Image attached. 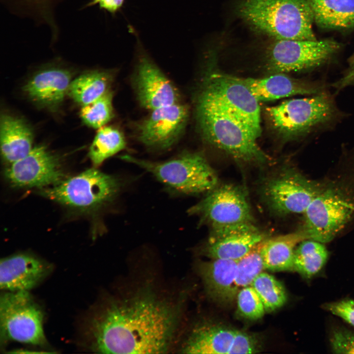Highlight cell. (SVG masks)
<instances>
[{"instance_id":"cell-1","label":"cell","mask_w":354,"mask_h":354,"mask_svg":"<svg viewBox=\"0 0 354 354\" xmlns=\"http://www.w3.org/2000/svg\"><path fill=\"white\" fill-rule=\"evenodd\" d=\"M172 303L143 291L112 299L87 320L88 348L103 354H161L168 350L182 311Z\"/></svg>"},{"instance_id":"cell-2","label":"cell","mask_w":354,"mask_h":354,"mask_svg":"<svg viewBox=\"0 0 354 354\" xmlns=\"http://www.w3.org/2000/svg\"><path fill=\"white\" fill-rule=\"evenodd\" d=\"M236 9L251 28L274 39H317L307 0H238Z\"/></svg>"},{"instance_id":"cell-3","label":"cell","mask_w":354,"mask_h":354,"mask_svg":"<svg viewBox=\"0 0 354 354\" xmlns=\"http://www.w3.org/2000/svg\"><path fill=\"white\" fill-rule=\"evenodd\" d=\"M196 112L200 132L206 142L239 162L264 165L270 161L254 135L224 109L198 96Z\"/></svg>"},{"instance_id":"cell-4","label":"cell","mask_w":354,"mask_h":354,"mask_svg":"<svg viewBox=\"0 0 354 354\" xmlns=\"http://www.w3.org/2000/svg\"><path fill=\"white\" fill-rule=\"evenodd\" d=\"M150 173L167 190L174 194L196 195L208 193L217 186L218 177L201 153L185 152L164 161H152L130 155L120 156Z\"/></svg>"},{"instance_id":"cell-5","label":"cell","mask_w":354,"mask_h":354,"mask_svg":"<svg viewBox=\"0 0 354 354\" xmlns=\"http://www.w3.org/2000/svg\"><path fill=\"white\" fill-rule=\"evenodd\" d=\"M266 111L273 128L287 140L312 133L333 121L338 114L330 95L324 91L286 100Z\"/></svg>"},{"instance_id":"cell-6","label":"cell","mask_w":354,"mask_h":354,"mask_svg":"<svg viewBox=\"0 0 354 354\" xmlns=\"http://www.w3.org/2000/svg\"><path fill=\"white\" fill-rule=\"evenodd\" d=\"M123 182L118 177L90 168L39 193L62 205L82 210H95L113 202Z\"/></svg>"},{"instance_id":"cell-7","label":"cell","mask_w":354,"mask_h":354,"mask_svg":"<svg viewBox=\"0 0 354 354\" xmlns=\"http://www.w3.org/2000/svg\"><path fill=\"white\" fill-rule=\"evenodd\" d=\"M188 213L198 216L200 224L208 226L210 233L254 225L247 192L239 185L215 187Z\"/></svg>"},{"instance_id":"cell-8","label":"cell","mask_w":354,"mask_h":354,"mask_svg":"<svg viewBox=\"0 0 354 354\" xmlns=\"http://www.w3.org/2000/svg\"><path fill=\"white\" fill-rule=\"evenodd\" d=\"M354 212V204L346 189L338 185L323 186L303 214L301 230L308 239L327 243L345 226Z\"/></svg>"},{"instance_id":"cell-9","label":"cell","mask_w":354,"mask_h":354,"mask_svg":"<svg viewBox=\"0 0 354 354\" xmlns=\"http://www.w3.org/2000/svg\"><path fill=\"white\" fill-rule=\"evenodd\" d=\"M198 96L224 109L257 139L262 132L259 101L240 78L220 72L209 73Z\"/></svg>"},{"instance_id":"cell-10","label":"cell","mask_w":354,"mask_h":354,"mask_svg":"<svg viewBox=\"0 0 354 354\" xmlns=\"http://www.w3.org/2000/svg\"><path fill=\"white\" fill-rule=\"evenodd\" d=\"M43 313L28 291L7 292L0 297V340L44 346Z\"/></svg>"},{"instance_id":"cell-11","label":"cell","mask_w":354,"mask_h":354,"mask_svg":"<svg viewBox=\"0 0 354 354\" xmlns=\"http://www.w3.org/2000/svg\"><path fill=\"white\" fill-rule=\"evenodd\" d=\"M322 185L292 168H283L263 181L260 193L272 213L303 214Z\"/></svg>"},{"instance_id":"cell-12","label":"cell","mask_w":354,"mask_h":354,"mask_svg":"<svg viewBox=\"0 0 354 354\" xmlns=\"http://www.w3.org/2000/svg\"><path fill=\"white\" fill-rule=\"evenodd\" d=\"M340 48L332 39H274L266 51V67L271 74L311 71L326 63Z\"/></svg>"},{"instance_id":"cell-13","label":"cell","mask_w":354,"mask_h":354,"mask_svg":"<svg viewBox=\"0 0 354 354\" xmlns=\"http://www.w3.org/2000/svg\"><path fill=\"white\" fill-rule=\"evenodd\" d=\"M4 175L12 185L19 187L55 185L64 177L58 157L41 145L33 147L27 156L10 164Z\"/></svg>"},{"instance_id":"cell-14","label":"cell","mask_w":354,"mask_h":354,"mask_svg":"<svg viewBox=\"0 0 354 354\" xmlns=\"http://www.w3.org/2000/svg\"><path fill=\"white\" fill-rule=\"evenodd\" d=\"M188 116V107L179 103L153 110L138 124V139L151 148H169L182 134Z\"/></svg>"},{"instance_id":"cell-15","label":"cell","mask_w":354,"mask_h":354,"mask_svg":"<svg viewBox=\"0 0 354 354\" xmlns=\"http://www.w3.org/2000/svg\"><path fill=\"white\" fill-rule=\"evenodd\" d=\"M134 82L138 99L145 108L152 111L179 103L177 88L146 56L139 60Z\"/></svg>"},{"instance_id":"cell-16","label":"cell","mask_w":354,"mask_h":354,"mask_svg":"<svg viewBox=\"0 0 354 354\" xmlns=\"http://www.w3.org/2000/svg\"><path fill=\"white\" fill-rule=\"evenodd\" d=\"M51 268L46 263L28 254H18L1 259L0 289L8 292L28 291L46 277Z\"/></svg>"},{"instance_id":"cell-17","label":"cell","mask_w":354,"mask_h":354,"mask_svg":"<svg viewBox=\"0 0 354 354\" xmlns=\"http://www.w3.org/2000/svg\"><path fill=\"white\" fill-rule=\"evenodd\" d=\"M266 238L255 225L242 226L210 234L202 252L211 259L238 261Z\"/></svg>"},{"instance_id":"cell-18","label":"cell","mask_w":354,"mask_h":354,"mask_svg":"<svg viewBox=\"0 0 354 354\" xmlns=\"http://www.w3.org/2000/svg\"><path fill=\"white\" fill-rule=\"evenodd\" d=\"M242 82L260 101L276 100L295 95H314L323 91L322 83L293 78L276 73L262 78H240Z\"/></svg>"},{"instance_id":"cell-19","label":"cell","mask_w":354,"mask_h":354,"mask_svg":"<svg viewBox=\"0 0 354 354\" xmlns=\"http://www.w3.org/2000/svg\"><path fill=\"white\" fill-rule=\"evenodd\" d=\"M237 265V261L222 259L197 264L206 292L213 300L228 304L236 298L239 291L235 284Z\"/></svg>"},{"instance_id":"cell-20","label":"cell","mask_w":354,"mask_h":354,"mask_svg":"<svg viewBox=\"0 0 354 354\" xmlns=\"http://www.w3.org/2000/svg\"><path fill=\"white\" fill-rule=\"evenodd\" d=\"M71 77L65 68L49 67L36 73L25 85L24 91L36 104L55 108L67 94Z\"/></svg>"},{"instance_id":"cell-21","label":"cell","mask_w":354,"mask_h":354,"mask_svg":"<svg viewBox=\"0 0 354 354\" xmlns=\"http://www.w3.org/2000/svg\"><path fill=\"white\" fill-rule=\"evenodd\" d=\"M237 330L223 325L205 323L192 331L182 348L185 354H230Z\"/></svg>"},{"instance_id":"cell-22","label":"cell","mask_w":354,"mask_h":354,"mask_svg":"<svg viewBox=\"0 0 354 354\" xmlns=\"http://www.w3.org/2000/svg\"><path fill=\"white\" fill-rule=\"evenodd\" d=\"M33 136L22 119L2 114L0 119V150L3 160L9 165L24 158L32 149Z\"/></svg>"},{"instance_id":"cell-23","label":"cell","mask_w":354,"mask_h":354,"mask_svg":"<svg viewBox=\"0 0 354 354\" xmlns=\"http://www.w3.org/2000/svg\"><path fill=\"white\" fill-rule=\"evenodd\" d=\"M307 239L301 230L266 238L261 251L265 268L274 271H294L295 248L301 241Z\"/></svg>"},{"instance_id":"cell-24","label":"cell","mask_w":354,"mask_h":354,"mask_svg":"<svg viewBox=\"0 0 354 354\" xmlns=\"http://www.w3.org/2000/svg\"><path fill=\"white\" fill-rule=\"evenodd\" d=\"M314 22L329 30L354 28V0H307Z\"/></svg>"},{"instance_id":"cell-25","label":"cell","mask_w":354,"mask_h":354,"mask_svg":"<svg viewBox=\"0 0 354 354\" xmlns=\"http://www.w3.org/2000/svg\"><path fill=\"white\" fill-rule=\"evenodd\" d=\"M112 75L109 71L102 70L82 74L72 80L67 94L82 106L90 103L110 90Z\"/></svg>"},{"instance_id":"cell-26","label":"cell","mask_w":354,"mask_h":354,"mask_svg":"<svg viewBox=\"0 0 354 354\" xmlns=\"http://www.w3.org/2000/svg\"><path fill=\"white\" fill-rule=\"evenodd\" d=\"M324 244L311 239L299 243L295 251L294 271L306 278L318 273L328 257V252Z\"/></svg>"},{"instance_id":"cell-27","label":"cell","mask_w":354,"mask_h":354,"mask_svg":"<svg viewBox=\"0 0 354 354\" xmlns=\"http://www.w3.org/2000/svg\"><path fill=\"white\" fill-rule=\"evenodd\" d=\"M12 14L34 22L49 21L56 17L64 0H0Z\"/></svg>"},{"instance_id":"cell-28","label":"cell","mask_w":354,"mask_h":354,"mask_svg":"<svg viewBox=\"0 0 354 354\" xmlns=\"http://www.w3.org/2000/svg\"><path fill=\"white\" fill-rule=\"evenodd\" d=\"M126 141L123 133L113 126H104L98 129L89 148L88 156L95 166L124 149Z\"/></svg>"},{"instance_id":"cell-29","label":"cell","mask_w":354,"mask_h":354,"mask_svg":"<svg viewBox=\"0 0 354 354\" xmlns=\"http://www.w3.org/2000/svg\"><path fill=\"white\" fill-rule=\"evenodd\" d=\"M251 286L261 298L266 312H272L285 304L287 295L283 284L272 275L262 272Z\"/></svg>"},{"instance_id":"cell-30","label":"cell","mask_w":354,"mask_h":354,"mask_svg":"<svg viewBox=\"0 0 354 354\" xmlns=\"http://www.w3.org/2000/svg\"><path fill=\"white\" fill-rule=\"evenodd\" d=\"M113 96L110 89L96 100L82 106L80 113L83 122L95 129L105 126L114 117Z\"/></svg>"},{"instance_id":"cell-31","label":"cell","mask_w":354,"mask_h":354,"mask_svg":"<svg viewBox=\"0 0 354 354\" xmlns=\"http://www.w3.org/2000/svg\"><path fill=\"white\" fill-rule=\"evenodd\" d=\"M264 240L237 261L235 284L238 291L250 286L255 278L265 269L261 252Z\"/></svg>"},{"instance_id":"cell-32","label":"cell","mask_w":354,"mask_h":354,"mask_svg":"<svg viewBox=\"0 0 354 354\" xmlns=\"http://www.w3.org/2000/svg\"><path fill=\"white\" fill-rule=\"evenodd\" d=\"M236 299L238 312L244 318L256 320L266 312L261 298L251 285L240 289Z\"/></svg>"},{"instance_id":"cell-33","label":"cell","mask_w":354,"mask_h":354,"mask_svg":"<svg viewBox=\"0 0 354 354\" xmlns=\"http://www.w3.org/2000/svg\"><path fill=\"white\" fill-rule=\"evenodd\" d=\"M330 341L334 353L354 354V331L343 327L335 328Z\"/></svg>"},{"instance_id":"cell-34","label":"cell","mask_w":354,"mask_h":354,"mask_svg":"<svg viewBox=\"0 0 354 354\" xmlns=\"http://www.w3.org/2000/svg\"><path fill=\"white\" fill-rule=\"evenodd\" d=\"M261 347L260 340L255 335L237 330L231 354H255Z\"/></svg>"},{"instance_id":"cell-35","label":"cell","mask_w":354,"mask_h":354,"mask_svg":"<svg viewBox=\"0 0 354 354\" xmlns=\"http://www.w3.org/2000/svg\"><path fill=\"white\" fill-rule=\"evenodd\" d=\"M323 308L354 326V300L343 299L325 303Z\"/></svg>"},{"instance_id":"cell-36","label":"cell","mask_w":354,"mask_h":354,"mask_svg":"<svg viewBox=\"0 0 354 354\" xmlns=\"http://www.w3.org/2000/svg\"><path fill=\"white\" fill-rule=\"evenodd\" d=\"M354 85V56L351 58L345 72L333 84V87L337 90Z\"/></svg>"},{"instance_id":"cell-37","label":"cell","mask_w":354,"mask_h":354,"mask_svg":"<svg viewBox=\"0 0 354 354\" xmlns=\"http://www.w3.org/2000/svg\"><path fill=\"white\" fill-rule=\"evenodd\" d=\"M125 0H89L86 6L96 5L101 9L114 13L122 5Z\"/></svg>"}]
</instances>
